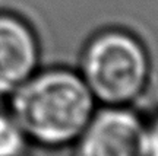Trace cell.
Instances as JSON below:
<instances>
[{"mask_svg": "<svg viewBox=\"0 0 158 156\" xmlns=\"http://www.w3.org/2000/svg\"><path fill=\"white\" fill-rule=\"evenodd\" d=\"M10 96V114L28 140L69 145L94 115L95 98L81 74L64 69L34 73Z\"/></svg>", "mask_w": 158, "mask_h": 156, "instance_id": "cell-1", "label": "cell"}, {"mask_svg": "<svg viewBox=\"0 0 158 156\" xmlns=\"http://www.w3.org/2000/svg\"><path fill=\"white\" fill-rule=\"evenodd\" d=\"M81 76L95 99L113 106L126 105L136 99L148 83V54L133 35L107 31L88 44Z\"/></svg>", "mask_w": 158, "mask_h": 156, "instance_id": "cell-2", "label": "cell"}, {"mask_svg": "<svg viewBox=\"0 0 158 156\" xmlns=\"http://www.w3.org/2000/svg\"><path fill=\"white\" fill-rule=\"evenodd\" d=\"M75 142V156H147V124L124 105H110L94 112Z\"/></svg>", "mask_w": 158, "mask_h": 156, "instance_id": "cell-3", "label": "cell"}, {"mask_svg": "<svg viewBox=\"0 0 158 156\" xmlns=\"http://www.w3.org/2000/svg\"><path fill=\"white\" fill-rule=\"evenodd\" d=\"M38 44L19 18L0 13V96L10 95L35 73Z\"/></svg>", "mask_w": 158, "mask_h": 156, "instance_id": "cell-4", "label": "cell"}, {"mask_svg": "<svg viewBox=\"0 0 158 156\" xmlns=\"http://www.w3.org/2000/svg\"><path fill=\"white\" fill-rule=\"evenodd\" d=\"M28 137L12 114L0 112V156H22Z\"/></svg>", "mask_w": 158, "mask_h": 156, "instance_id": "cell-5", "label": "cell"}, {"mask_svg": "<svg viewBox=\"0 0 158 156\" xmlns=\"http://www.w3.org/2000/svg\"><path fill=\"white\" fill-rule=\"evenodd\" d=\"M147 156H158V117L147 126Z\"/></svg>", "mask_w": 158, "mask_h": 156, "instance_id": "cell-6", "label": "cell"}]
</instances>
